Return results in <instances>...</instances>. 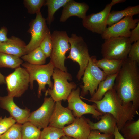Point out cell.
I'll use <instances>...</instances> for the list:
<instances>
[{
  "instance_id": "obj_32",
  "label": "cell",
  "mask_w": 139,
  "mask_h": 139,
  "mask_svg": "<svg viewBox=\"0 0 139 139\" xmlns=\"http://www.w3.org/2000/svg\"><path fill=\"white\" fill-rule=\"evenodd\" d=\"M40 47L46 58L50 57L52 48L51 34L49 32L40 43Z\"/></svg>"
},
{
  "instance_id": "obj_12",
  "label": "cell",
  "mask_w": 139,
  "mask_h": 139,
  "mask_svg": "<svg viewBox=\"0 0 139 139\" xmlns=\"http://www.w3.org/2000/svg\"><path fill=\"white\" fill-rule=\"evenodd\" d=\"M55 102L50 97H46L42 105L31 113L28 121L40 129L49 126L54 108Z\"/></svg>"
},
{
  "instance_id": "obj_34",
  "label": "cell",
  "mask_w": 139,
  "mask_h": 139,
  "mask_svg": "<svg viewBox=\"0 0 139 139\" xmlns=\"http://www.w3.org/2000/svg\"><path fill=\"white\" fill-rule=\"evenodd\" d=\"M128 58L139 64V41L132 44L128 54Z\"/></svg>"
},
{
  "instance_id": "obj_13",
  "label": "cell",
  "mask_w": 139,
  "mask_h": 139,
  "mask_svg": "<svg viewBox=\"0 0 139 139\" xmlns=\"http://www.w3.org/2000/svg\"><path fill=\"white\" fill-rule=\"evenodd\" d=\"M112 7L109 3L99 12L86 15L82 19L83 26L93 33L102 34L107 28V20Z\"/></svg>"
},
{
  "instance_id": "obj_22",
  "label": "cell",
  "mask_w": 139,
  "mask_h": 139,
  "mask_svg": "<svg viewBox=\"0 0 139 139\" xmlns=\"http://www.w3.org/2000/svg\"><path fill=\"white\" fill-rule=\"evenodd\" d=\"M139 13V5L129 6L120 11L110 12L108 16L107 24L111 26L119 21L125 17L137 15Z\"/></svg>"
},
{
  "instance_id": "obj_7",
  "label": "cell",
  "mask_w": 139,
  "mask_h": 139,
  "mask_svg": "<svg viewBox=\"0 0 139 139\" xmlns=\"http://www.w3.org/2000/svg\"><path fill=\"white\" fill-rule=\"evenodd\" d=\"M70 51L66 59L77 63L79 69L77 75L79 80L83 76L90 57L86 43L83 37L72 34L69 38Z\"/></svg>"
},
{
  "instance_id": "obj_29",
  "label": "cell",
  "mask_w": 139,
  "mask_h": 139,
  "mask_svg": "<svg viewBox=\"0 0 139 139\" xmlns=\"http://www.w3.org/2000/svg\"><path fill=\"white\" fill-rule=\"evenodd\" d=\"M65 135L62 129L48 126L41 131L40 139H60Z\"/></svg>"
},
{
  "instance_id": "obj_14",
  "label": "cell",
  "mask_w": 139,
  "mask_h": 139,
  "mask_svg": "<svg viewBox=\"0 0 139 139\" xmlns=\"http://www.w3.org/2000/svg\"><path fill=\"white\" fill-rule=\"evenodd\" d=\"M133 16L125 17L117 22L108 26L101 34L102 38L106 40L111 37L119 36L129 38L131 30L135 28L139 22V19H134Z\"/></svg>"
},
{
  "instance_id": "obj_16",
  "label": "cell",
  "mask_w": 139,
  "mask_h": 139,
  "mask_svg": "<svg viewBox=\"0 0 139 139\" xmlns=\"http://www.w3.org/2000/svg\"><path fill=\"white\" fill-rule=\"evenodd\" d=\"M75 118L71 111L63 106L61 101L55 102L49 126L62 129L67 124H70Z\"/></svg>"
},
{
  "instance_id": "obj_30",
  "label": "cell",
  "mask_w": 139,
  "mask_h": 139,
  "mask_svg": "<svg viewBox=\"0 0 139 139\" xmlns=\"http://www.w3.org/2000/svg\"><path fill=\"white\" fill-rule=\"evenodd\" d=\"M46 2L45 0H24L23 3L28 13L34 14L40 12L42 7L45 5Z\"/></svg>"
},
{
  "instance_id": "obj_18",
  "label": "cell",
  "mask_w": 139,
  "mask_h": 139,
  "mask_svg": "<svg viewBox=\"0 0 139 139\" xmlns=\"http://www.w3.org/2000/svg\"><path fill=\"white\" fill-rule=\"evenodd\" d=\"M89 8V5L85 3H79L70 0L63 7L60 21L64 22L70 17L74 16L83 19L86 16Z\"/></svg>"
},
{
  "instance_id": "obj_6",
  "label": "cell",
  "mask_w": 139,
  "mask_h": 139,
  "mask_svg": "<svg viewBox=\"0 0 139 139\" xmlns=\"http://www.w3.org/2000/svg\"><path fill=\"white\" fill-rule=\"evenodd\" d=\"M132 44L128 37H111L105 40L101 46L103 58L124 60L128 57Z\"/></svg>"
},
{
  "instance_id": "obj_3",
  "label": "cell",
  "mask_w": 139,
  "mask_h": 139,
  "mask_svg": "<svg viewBox=\"0 0 139 139\" xmlns=\"http://www.w3.org/2000/svg\"><path fill=\"white\" fill-rule=\"evenodd\" d=\"M29 74L30 76V88L33 89V83L36 81L38 84L37 96L40 98L42 91H45L46 85H48L49 88L52 89L53 84L51 81V77L53 74L55 67L52 63L50 61L45 65H34L27 62L21 64Z\"/></svg>"
},
{
  "instance_id": "obj_27",
  "label": "cell",
  "mask_w": 139,
  "mask_h": 139,
  "mask_svg": "<svg viewBox=\"0 0 139 139\" xmlns=\"http://www.w3.org/2000/svg\"><path fill=\"white\" fill-rule=\"evenodd\" d=\"M70 0H47L45 5L48 7V16L46 19L47 23L50 25L53 21L55 12L62 7H63Z\"/></svg>"
},
{
  "instance_id": "obj_21",
  "label": "cell",
  "mask_w": 139,
  "mask_h": 139,
  "mask_svg": "<svg viewBox=\"0 0 139 139\" xmlns=\"http://www.w3.org/2000/svg\"><path fill=\"white\" fill-rule=\"evenodd\" d=\"M95 65L103 71L107 76L118 73L120 70L124 60L102 58L98 60L95 56H92Z\"/></svg>"
},
{
  "instance_id": "obj_1",
  "label": "cell",
  "mask_w": 139,
  "mask_h": 139,
  "mask_svg": "<svg viewBox=\"0 0 139 139\" xmlns=\"http://www.w3.org/2000/svg\"><path fill=\"white\" fill-rule=\"evenodd\" d=\"M138 64L127 58L115 79L114 88L124 104L131 103L138 112L139 108V68Z\"/></svg>"
},
{
  "instance_id": "obj_38",
  "label": "cell",
  "mask_w": 139,
  "mask_h": 139,
  "mask_svg": "<svg viewBox=\"0 0 139 139\" xmlns=\"http://www.w3.org/2000/svg\"><path fill=\"white\" fill-rule=\"evenodd\" d=\"M119 131L118 128L116 126L115 127L113 133L114 139H125Z\"/></svg>"
},
{
  "instance_id": "obj_42",
  "label": "cell",
  "mask_w": 139,
  "mask_h": 139,
  "mask_svg": "<svg viewBox=\"0 0 139 139\" xmlns=\"http://www.w3.org/2000/svg\"><path fill=\"white\" fill-rule=\"evenodd\" d=\"M1 135L0 134V137H1Z\"/></svg>"
},
{
  "instance_id": "obj_36",
  "label": "cell",
  "mask_w": 139,
  "mask_h": 139,
  "mask_svg": "<svg viewBox=\"0 0 139 139\" xmlns=\"http://www.w3.org/2000/svg\"><path fill=\"white\" fill-rule=\"evenodd\" d=\"M129 39L131 44L139 41V22L136 27L131 31Z\"/></svg>"
},
{
  "instance_id": "obj_40",
  "label": "cell",
  "mask_w": 139,
  "mask_h": 139,
  "mask_svg": "<svg viewBox=\"0 0 139 139\" xmlns=\"http://www.w3.org/2000/svg\"><path fill=\"white\" fill-rule=\"evenodd\" d=\"M6 84L5 77L0 72V84Z\"/></svg>"
},
{
  "instance_id": "obj_26",
  "label": "cell",
  "mask_w": 139,
  "mask_h": 139,
  "mask_svg": "<svg viewBox=\"0 0 139 139\" xmlns=\"http://www.w3.org/2000/svg\"><path fill=\"white\" fill-rule=\"evenodd\" d=\"M23 60L20 57L0 53V67L16 69L20 67Z\"/></svg>"
},
{
  "instance_id": "obj_11",
  "label": "cell",
  "mask_w": 139,
  "mask_h": 139,
  "mask_svg": "<svg viewBox=\"0 0 139 139\" xmlns=\"http://www.w3.org/2000/svg\"><path fill=\"white\" fill-rule=\"evenodd\" d=\"M80 93L79 88L72 91L67 99L68 105L67 107L73 111V114L76 117H81L85 114H90L95 118L99 119L100 116L103 114L97 110L95 103L90 105L82 101L80 97Z\"/></svg>"
},
{
  "instance_id": "obj_15",
  "label": "cell",
  "mask_w": 139,
  "mask_h": 139,
  "mask_svg": "<svg viewBox=\"0 0 139 139\" xmlns=\"http://www.w3.org/2000/svg\"><path fill=\"white\" fill-rule=\"evenodd\" d=\"M14 97L7 95L0 96V107L7 111L17 123L22 125L28 121L31 114L30 110L27 108L22 109L14 102Z\"/></svg>"
},
{
  "instance_id": "obj_19",
  "label": "cell",
  "mask_w": 139,
  "mask_h": 139,
  "mask_svg": "<svg viewBox=\"0 0 139 139\" xmlns=\"http://www.w3.org/2000/svg\"><path fill=\"white\" fill-rule=\"evenodd\" d=\"M25 43L19 38L12 36L7 41L0 43V53L11 54L21 57L25 55Z\"/></svg>"
},
{
  "instance_id": "obj_39",
  "label": "cell",
  "mask_w": 139,
  "mask_h": 139,
  "mask_svg": "<svg viewBox=\"0 0 139 139\" xmlns=\"http://www.w3.org/2000/svg\"><path fill=\"white\" fill-rule=\"evenodd\" d=\"M126 1L125 0H112L109 4L112 6L116 4L123 3Z\"/></svg>"
},
{
  "instance_id": "obj_17",
  "label": "cell",
  "mask_w": 139,
  "mask_h": 139,
  "mask_svg": "<svg viewBox=\"0 0 139 139\" xmlns=\"http://www.w3.org/2000/svg\"><path fill=\"white\" fill-rule=\"evenodd\" d=\"M62 129L65 135L75 139H88L91 131L86 118L83 116L76 117L72 123Z\"/></svg>"
},
{
  "instance_id": "obj_2",
  "label": "cell",
  "mask_w": 139,
  "mask_h": 139,
  "mask_svg": "<svg viewBox=\"0 0 139 139\" xmlns=\"http://www.w3.org/2000/svg\"><path fill=\"white\" fill-rule=\"evenodd\" d=\"M80 97L81 99L94 103L97 110L103 114L108 113L112 115L116 120V125L119 131L126 122L133 120L136 115H138V112L133 108L132 104L123 103L114 88L107 91L99 101L91 100L80 96Z\"/></svg>"
},
{
  "instance_id": "obj_20",
  "label": "cell",
  "mask_w": 139,
  "mask_h": 139,
  "mask_svg": "<svg viewBox=\"0 0 139 139\" xmlns=\"http://www.w3.org/2000/svg\"><path fill=\"white\" fill-rule=\"evenodd\" d=\"M98 122L94 123L86 118L91 130H96L103 133L113 134L116 125V120L111 114L106 113L100 116Z\"/></svg>"
},
{
  "instance_id": "obj_24",
  "label": "cell",
  "mask_w": 139,
  "mask_h": 139,
  "mask_svg": "<svg viewBox=\"0 0 139 139\" xmlns=\"http://www.w3.org/2000/svg\"><path fill=\"white\" fill-rule=\"evenodd\" d=\"M120 131L125 139H139V119L127 121Z\"/></svg>"
},
{
  "instance_id": "obj_23",
  "label": "cell",
  "mask_w": 139,
  "mask_h": 139,
  "mask_svg": "<svg viewBox=\"0 0 139 139\" xmlns=\"http://www.w3.org/2000/svg\"><path fill=\"white\" fill-rule=\"evenodd\" d=\"M118 73L107 76L105 80L101 82L97 91L90 100L99 101L102 99L107 91L113 89L115 79Z\"/></svg>"
},
{
  "instance_id": "obj_5",
  "label": "cell",
  "mask_w": 139,
  "mask_h": 139,
  "mask_svg": "<svg viewBox=\"0 0 139 139\" xmlns=\"http://www.w3.org/2000/svg\"><path fill=\"white\" fill-rule=\"evenodd\" d=\"M51 37L52 48L50 61L55 68L66 72L65 61L66 53L70 49L69 37L66 31L57 30L53 32Z\"/></svg>"
},
{
  "instance_id": "obj_10",
  "label": "cell",
  "mask_w": 139,
  "mask_h": 139,
  "mask_svg": "<svg viewBox=\"0 0 139 139\" xmlns=\"http://www.w3.org/2000/svg\"><path fill=\"white\" fill-rule=\"evenodd\" d=\"M47 24L46 19L43 17L40 11L37 13L35 18L32 19L29 24L28 32L30 34L31 37L30 41L25 46V54L39 47L50 32Z\"/></svg>"
},
{
  "instance_id": "obj_41",
  "label": "cell",
  "mask_w": 139,
  "mask_h": 139,
  "mask_svg": "<svg viewBox=\"0 0 139 139\" xmlns=\"http://www.w3.org/2000/svg\"><path fill=\"white\" fill-rule=\"evenodd\" d=\"M61 139H75V138L72 137L65 135L63 136L61 138Z\"/></svg>"
},
{
  "instance_id": "obj_33",
  "label": "cell",
  "mask_w": 139,
  "mask_h": 139,
  "mask_svg": "<svg viewBox=\"0 0 139 139\" xmlns=\"http://www.w3.org/2000/svg\"><path fill=\"white\" fill-rule=\"evenodd\" d=\"M16 122L10 116L9 117L5 116L3 118L0 117V134L1 135L5 133Z\"/></svg>"
},
{
  "instance_id": "obj_28",
  "label": "cell",
  "mask_w": 139,
  "mask_h": 139,
  "mask_svg": "<svg viewBox=\"0 0 139 139\" xmlns=\"http://www.w3.org/2000/svg\"><path fill=\"white\" fill-rule=\"evenodd\" d=\"M41 131L34 125L27 121L21 125L22 139H40Z\"/></svg>"
},
{
  "instance_id": "obj_9",
  "label": "cell",
  "mask_w": 139,
  "mask_h": 139,
  "mask_svg": "<svg viewBox=\"0 0 139 139\" xmlns=\"http://www.w3.org/2000/svg\"><path fill=\"white\" fill-rule=\"evenodd\" d=\"M8 95L21 97L28 89L30 76L26 69L20 67L5 77Z\"/></svg>"
},
{
  "instance_id": "obj_31",
  "label": "cell",
  "mask_w": 139,
  "mask_h": 139,
  "mask_svg": "<svg viewBox=\"0 0 139 139\" xmlns=\"http://www.w3.org/2000/svg\"><path fill=\"white\" fill-rule=\"evenodd\" d=\"M21 125V124L15 123L1 135L0 139H22Z\"/></svg>"
},
{
  "instance_id": "obj_35",
  "label": "cell",
  "mask_w": 139,
  "mask_h": 139,
  "mask_svg": "<svg viewBox=\"0 0 139 139\" xmlns=\"http://www.w3.org/2000/svg\"><path fill=\"white\" fill-rule=\"evenodd\" d=\"M88 139H114V136L113 134H101L98 131L91 130Z\"/></svg>"
},
{
  "instance_id": "obj_37",
  "label": "cell",
  "mask_w": 139,
  "mask_h": 139,
  "mask_svg": "<svg viewBox=\"0 0 139 139\" xmlns=\"http://www.w3.org/2000/svg\"><path fill=\"white\" fill-rule=\"evenodd\" d=\"M8 29L4 26L1 27L0 29V43L6 42L8 41V38L7 37Z\"/></svg>"
},
{
  "instance_id": "obj_25",
  "label": "cell",
  "mask_w": 139,
  "mask_h": 139,
  "mask_svg": "<svg viewBox=\"0 0 139 139\" xmlns=\"http://www.w3.org/2000/svg\"><path fill=\"white\" fill-rule=\"evenodd\" d=\"M21 58L23 60L30 64L42 65L46 63L47 58L39 46Z\"/></svg>"
},
{
  "instance_id": "obj_4",
  "label": "cell",
  "mask_w": 139,
  "mask_h": 139,
  "mask_svg": "<svg viewBox=\"0 0 139 139\" xmlns=\"http://www.w3.org/2000/svg\"><path fill=\"white\" fill-rule=\"evenodd\" d=\"M52 76L54 81L53 88L52 89L48 88L46 90L45 96L50 95L55 102L66 101L72 90L76 87L75 83L68 81L72 80L71 75L67 71L55 68Z\"/></svg>"
},
{
  "instance_id": "obj_8",
  "label": "cell",
  "mask_w": 139,
  "mask_h": 139,
  "mask_svg": "<svg viewBox=\"0 0 139 139\" xmlns=\"http://www.w3.org/2000/svg\"><path fill=\"white\" fill-rule=\"evenodd\" d=\"M82 78L83 85L81 86L80 96L83 97L89 92L92 97L97 91L99 84L107 76L106 74L94 63L90 57Z\"/></svg>"
}]
</instances>
